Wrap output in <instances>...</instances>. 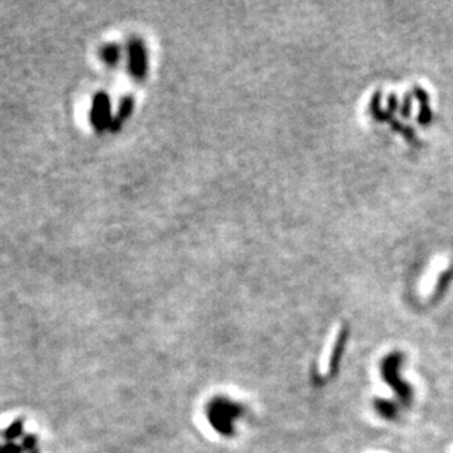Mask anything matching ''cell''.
<instances>
[{"instance_id": "obj_1", "label": "cell", "mask_w": 453, "mask_h": 453, "mask_svg": "<svg viewBox=\"0 0 453 453\" xmlns=\"http://www.w3.org/2000/svg\"><path fill=\"white\" fill-rule=\"evenodd\" d=\"M208 422L213 429L223 436H232L235 433V421L244 414V408L231 401L229 397H215L206 408Z\"/></svg>"}, {"instance_id": "obj_2", "label": "cell", "mask_w": 453, "mask_h": 453, "mask_svg": "<svg viewBox=\"0 0 453 453\" xmlns=\"http://www.w3.org/2000/svg\"><path fill=\"white\" fill-rule=\"evenodd\" d=\"M402 361H404V356L399 352H393L389 356H386L381 364V374L384 381L393 389L401 404L409 405L412 401L411 386H408L401 377H399V368H401Z\"/></svg>"}, {"instance_id": "obj_3", "label": "cell", "mask_w": 453, "mask_h": 453, "mask_svg": "<svg viewBox=\"0 0 453 453\" xmlns=\"http://www.w3.org/2000/svg\"><path fill=\"white\" fill-rule=\"evenodd\" d=\"M345 340H346V330H343L335 345V349H333V354L330 356V376H335V372L339 368V363H340V358L343 354V346H345Z\"/></svg>"}, {"instance_id": "obj_4", "label": "cell", "mask_w": 453, "mask_h": 453, "mask_svg": "<svg viewBox=\"0 0 453 453\" xmlns=\"http://www.w3.org/2000/svg\"><path fill=\"white\" fill-rule=\"evenodd\" d=\"M374 408L379 414L386 420H395L397 417V405L395 402L386 401V399H377L374 402Z\"/></svg>"}]
</instances>
